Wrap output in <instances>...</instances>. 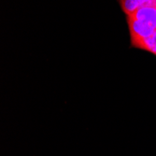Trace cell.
Instances as JSON below:
<instances>
[{"instance_id":"cell-2","label":"cell","mask_w":156,"mask_h":156,"mask_svg":"<svg viewBox=\"0 0 156 156\" xmlns=\"http://www.w3.org/2000/svg\"><path fill=\"white\" fill-rule=\"evenodd\" d=\"M118 2L126 16L144 7L156 8V0H118Z\"/></svg>"},{"instance_id":"cell-1","label":"cell","mask_w":156,"mask_h":156,"mask_svg":"<svg viewBox=\"0 0 156 156\" xmlns=\"http://www.w3.org/2000/svg\"><path fill=\"white\" fill-rule=\"evenodd\" d=\"M126 21L129 27L131 41L148 37L156 31V29H154V28L141 23L130 16H126Z\"/></svg>"},{"instance_id":"cell-4","label":"cell","mask_w":156,"mask_h":156,"mask_svg":"<svg viewBox=\"0 0 156 156\" xmlns=\"http://www.w3.org/2000/svg\"><path fill=\"white\" fill-rule=\"evenodd\" d=\"M131 46L136 49L147 51L156 56V31L148 37L131 41Z\"/></svg>"},{"instance_id":"cell-3","label":"cell","mask_w":156,"mask_h":156,"mask_svg":"<svg viewBox=\"0 0 156 156\" xmlns=\"http://www.w3.org/2000/svg\"><path fill=\"white\" fill-rule=\"evenodd\" d=\"M130 16L141 23H143L154 29H156V8L151 7H144L137 9Z\"/></svg>"}]
</instances>
